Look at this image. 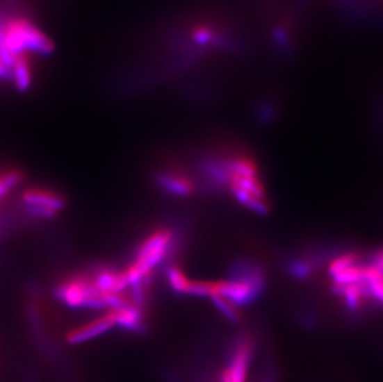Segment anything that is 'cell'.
Here are the masks:
<instances>
[{
	"mask_svg": "<svg viewBox=\"0 0 383 382\" xmlns=\"http://www.w3.org/2000/svg\"><path fill=\"white\" fill-rule=\"evenodd\" d=\"M58 299L71 308H88L95 310L107 309L104 293L98 290L93 279L86 276H76L58 284Z\"/></svg>",
	"mask_w": 383,
	"mask_h": 382,
	"instance_id": "cell-1",
	"label": "cell"
},
{
	"mask_svg": "<svg viewBox=\"0 0 383 382\" xmlns=\"http://www.w3.org/2000/svg\"><path fill=\"white\" fill-rule=\"evenodd\" d=\"M172 240V233L168 230H159L152 233L138 249L134 263L127 268L131 277L134 279L149 277L155 266L165 258Z\"/></svg>",
	"mask_w": 383,
	"mask_h": 382,
	"instance_id": "cell-2",
	"label": "cell"
},
{
	"mask_svg": "<svg viewBox=\"0 0 383 382\" xmlns=\"http://www.w3.org/2000/svg\"><path fill=\"white\" fill-rule=\"evenodd\" d=\"M115 325V319L112 317L111 312H108L88 324L81 325L79 328L71 330L66 335V340L71 345L82 344V342H88V340H92V339L107 333Z\"/></svg>",
	"mask_w": 383,
	"mask_h": 382,
	"instance_id": "cell-3",
	"label": "cell"
},
{
	"mask_svg": "<svg viewBox=\"0 0 383 382\" xmlns=\"http://www.w3.org/2000/svg\"><path fill=\"white\" fill-rule=\"evenodd\" d=\"M17 29L23 38L25 50L47 55L54 50V42L46 36L41 30L38 29L34 24L26 19H15Z\"/></svg>",
	"mask_w": 383,
	"mask_h": 382,
	"instance_id": "cell-4",
	"label": "cell"
},
{
	"mask_svg": "<svg viewBox=\"0 0 383 382\" xmlns=\"http://www.w3.org/2000/svg\"><path fill=\"white\" fill-rule=\"evenodd\" d=\"M215 294L222 297L226 301H229V303H232L237 307V306H243L250 301H254L258 292L247 283L236 281V279H231L226 282H218Z\"/></svg>",
	"mask_w": 383,
	"mask_h": 382,
	"instance_id": "cell-5",
	"label": "cell"
},
{
	"mask_svg": "<svg viewBox=\"0 0 383 382\" xmlns=\"http://www.w3.org/2000/svg\"><path fill=\"white\" fill-rule=\"evenodd\" d=\"M115 319V325L133 333H144L147 323L144 317L143 308L138 307L134 303L127 307L109 310Z\"/></svg>",
	"mask_w": 383,
	"mask_h": 382,
	"instance_id": "cell-6",
	"label": "cell"
},
{
	"mask_svg": "<svg viewBox=\"0 0 383 382\" xmlns=\"http://www.w3.org/2000/svg\"><path fill=\"white\" fill-rule=\"evenodd\" d=\"M23 203L26 206H41V208H51L54 211H60L65 208V200L56 192L45 190V189H29L23 194Z\"/></svg>",
	"mask_w": 383,
	"mask_h": 382,
	"instance_id": "cell-7",
	"label": "cell"
},
{
	"mask_svg": "<svg viewBox=\"0 0 383 382\" xmlns=\"http://www.w3.org/2000/svg\"><path fill=\"white\" fill-rule=\"evenodd\" d=\"M159 185L168 191L179 197H186L193 191V185L189 180L177 174H159L158 175Z\"/></svg>",
	"mask_w": 383,
	"mask_h": 382,
	"instance_id": "cell-8",
	"label": "cell"
},
{
	"mask_svg": "<svg viewBox=\"0 0 383 382\" xmlns=\"http://www.w3.org/2000/svg\"><path fill=\"white\" fill-rule=\"evenodd\" d=\"M14 83L19 91H26L31 85V67L28 58L22 53L17 58L15 64L12 69Z\"/></svg>",
	"mask_w": 383,
	"mask_h": 382,
	"instance_id": "cell-9",
	"label": "cell"
},
{
	"mask_svg": "<svg viewBox=\"0 0 383 382\" xmlns=\"http://www.w3.org/2000/svg\"><path fill=\"white\" fill-rule=\"evenodd\" d=\"M364 285L367 294L372 295L383 307V276L375 267L365 266Z\"/></svg>",
	"mask_w": 383,
	"mask_h": 382,
	"instance_id": "cell-10",
	"label": "cell"
},
{
	"mask_svg": "<svg viewBox=\"0 0 383 382\" xmlns=\"http://www.w3.org/2000/svg\"><path fill=\"white\" fill-rule=\"evenodd\" d=\"M166 278H168L169 285L172 287V290L179 293H185V290L188 288V284H189V279L179 267H169L166 271Z\"/></svg>",
	"mask_w": 383,
	"mask_h": 382,
	"instance_id": "cell-11",
	"label": "cell"
},
{
	"mask_svg": "<svg viewBox=\"0 0 383 382\" xmlns=\"http://www.w3.org/2000/svg\"><path fill=\"white\" fill-rule=\"evenodd\" d=\"M24 176L19 170H9L6 173H0V199L6 197L9 191L23 181Z\"/></svg>",
	"mask_w": 383,
	"mask_h": 382,
	"instance_id": "cell-12",
	"label": "cell"
},
{
	"mask_svg": "<svg viewBox=\"0 0 383 382\" xmlns=\"http://www.w3.org/2000/svg\"><path fill=\"white\" fill-rule=\"evenodd\" d=\"M186 294L196 295V297H211L216 293V283L212 282H197L189 281L188 288L185 290Z\"/></svg>",
	"mask_w": 383,
	"mask_h": 382,
	"instance_id": "cell-13",
	"label": "cell"
},
{
	"mask_svg": "<svg viewBox=\"0 0 383 382\" xmlns=\"http://www.w3.org/2000/svg\"><path fill=\"white\" fill-rule=\"evenodd\" d=\"M212 303L215 304V307L218 308L220 312L222 313L223 315L226 318L231 320V322H237L238 320V312L236 309V306H234L232 303H229V301H226L222 297H220L218 294H212L210 297Z\"/></svg>",
	"mask_w": 383,
	"mask_h": 382,
	"instance_id": "cell-14",
	"label": "cell"
},
{
	"mask_svg": "<svg viewBox=\"0 0 383 382\" xmlns=\"http://www.w3.org/2000/svg\"><path fill=\"white\" fill-rule=\"evenodd\" d=\"M356 263H357L356 262V256L352 255V254L340 256L329 267V273H330V276H334V274L341 272V271L349 268V267L354 266Z\"/></svg>",
	"mask_w": 383,
	"mask_h": 382,
	"instance_id": "cell-15",
	"label": "cell"
},
{
	"mask_svg": "<svg viewBox=\"0 0 383 382\" xmlns=\"http://www.w3.org/2000/svg\"><path fill=\"white\" fill-rule=\"evenodd\" d=\"M29 214L34 215L36 217L40 219H52L56 216V211H54L51 208H41V206H26Z\"/></svg>",
	"mask_w": 383,
	"mask_h": 382,
	"instance_id": "cell-16",
	"label": "cell"
},
{
	"mask_svg": "<svg viewBox=\"0 0 383 382\" xmlns=\"http://www.w3.org/2000/svg\"><path fill=\"white\" fill-rule=\"evenodd\" d=\"M8 71H9V69L6 67V65L0 61V78H6V77H8Z\"/></svg>",
	"mask_w": 383,
	"mask_h": 382,
	"instance_id": "cell-17",
	"label": "cell"
}]
</instances>
